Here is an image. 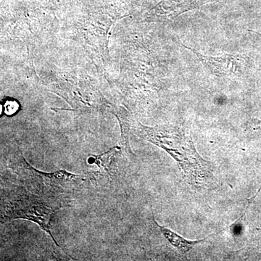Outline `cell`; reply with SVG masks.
<instances>
[{"instance_id":"obj_1","label":"cell","mask_w":261,"mask_h":261,"mask_svg":"<svg viewBox=\"0 0 261 261\" xmlns=\"http://www.w3.org/2000/svg\"><path fill=\"white\" fill-rule=\"evenodd\" d=\"M136 128L140 137L163 149L176 161L183 178L193 188L200 189L212 178V163L201 157L191 137L181 127H150L139 123Z\"/></svg>"},{"instance_id":"obj_2","label":"cell","mask_w":261,"mask_h":261,"mask_svg":"<svg viewBox=\"0 0 261 261\" xmlns=\"http://www.w3.org/2000/svg\"><path fill=\"white\" fill-rule=\"evenodd\" d=\"M61 204L45 200L44 197L32 195L29 192L19 194L5 202L2 210L1 222H8L16 219L28 220L39 225L45 231L57 247L60 245L51 231V221Z\"/></svg>"},{"instance_id":"obj_3","label":"cell","mask_w":261,"mask_h":261,"mask_svg":"<svg viewBox=\"0 0 261 261\" xmlns=\"http://www.w3.org/2000/svg\"><path fill=\"white\" fill-rule=\"evenodd\" d=\"M180 43L184 47L194 53L206 69L216 76L221 78H235L245 73L247 65V59L243 55L240 53H225L219 56H204L192 47H187L185 44H182L181 42Z\"/></svg>"},{"instance_id":"obj_4","label":"cell","mask_w":261,"mask_h":261,"mask_svg":"<svg viewBox=\"0 0 261 261\" xmlns=\"http://www.w3.org/2000/svg\"><path fill=\"white\" fill-rule=\"evenodd\" d=\"M212 0H162L151 10L150 17L161 20H169L195 9Z\"/></svg>"},{"instance_id":"obj_5","label":"cell","mask_w":261,"mask_h":261,"mask_svg":"<svg viewBox=\"0 0 261 261\" xmlns=\"http://www.w3.org/2000/svg\"><path fill=\"white\" fill-rule=\"evenodd\" d=\"M152 214V221L154 224H155L157 227L159 228L160 231L162 233L163 237L165 239L171 244V246L174 247L176 250L182 255V256H186L187 254L189 252L191 251L194 247L196 245H199V244H202L205 243L206 240L208 238L203 239V240H188L183 237L180 236L177 233L174 232V231H171L169 228L165 227V226H161L159 223L156 221L154 219V216L153 212Z\"/></svg>"},{"instance_id":"obj_6","label":"cell","mask_w":261,"mask_h":261,"mask_svg":"<svg viewBox=\"0 0 261 261\" xmlns=\"http://www.w3.org/2000/svg\"><path fill=\"white\" fill-rule=\"evenodd\" d=\"M111 113L116 117L121 127V145L127 154H134L129 144V132L132 127V115L123 106H113Z\"/></svg>"},{"instance_id":"obj_7","label":"cell","mask_w":261,"mask_h":261,"mask_svg":"<svg viewBox=\"0 0 261 261\" xmlns=\"http://www.w3.org/2000/svg\"><path fill=\"white\" fill-rule=\"evenodd\" d=\"M119 149L120 147H115L102 154L92 155L89 158L88 163L89 164H95L100 169V171L109 173L111 163Z\"/></svg>"},{"instance_id":"obj_8","label":"cell","mask_w":261,"mask_h":261,"mask_svg":"<svg viewBox=\"0 0 261 261\" xmlns=\"http://www.w3.org/2000/svg\"><path fill=\"white\" fill-rule=\"evenodd\" d=\"M15 106H18V103L14 102V101H10V102L8 101V102H7L6 106H5V107H10V108L5 109L7 114H14V113L16 112L17 110L18 109V108H13L15 107Z\"/></svg>"},{"instance_id":"obj_9","label":"cell","mask_w":261,"mask_h":261,"mask_svg":"<svg viewBox=\"0 0 261 261\" xmlns=\"http://www.w3.org/2000/svg\"><path fill=\"white\" fill-rule=\"evenodd\" d=\"M260 124H261V121L260 122Z\"/></svg>"}]
</instances>
